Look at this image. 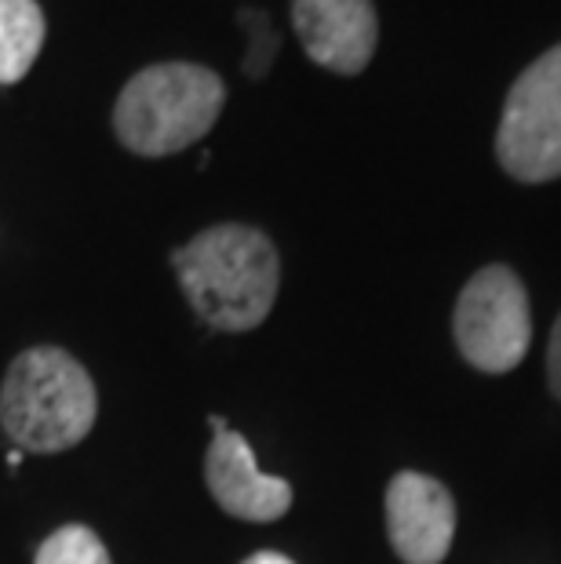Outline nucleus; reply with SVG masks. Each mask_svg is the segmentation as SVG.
I'll return each instance as SVG.
<instances>
[{
  "mask_svg": "<svg viewBox=\"0 0 561 564\" xmlns=\"http://www.w3.org/2000/svg\"><path fill=\"white\" fill-rule=\"evenodd\" d=\"M172 267L186 292V303L216 332L259 328L278 299V248L256 226H212L175 251Z\"/></svg>",
  "mask_w": 561,
  "mask_h": 564,
  "instance_id": "f257e3e1",
  "label": "nucleus"
},
{
  "mask_svg": "<svg viewBox=\"0 0 561 564\" xmlns=\"http://www.w3.org/2000/svg\"><path fill=\"white\" fill-rule=\"evenodd\" d=\"M99 398L77 357L58 346L19 354L0 390V426L19 452H66L95 426Z\"/></svg>",
  "mask_w": 561,
  "mask_h": 564,
  "instance_id": "f03ea898",
  "label": "nucleus"
},
{
  "mask_svg": "<svg viewBox=\"0 0 561 564\" xmlns=\"http://www.w3.org/2000/svg\"><path fill=\"white\" fill-rule=\"evenodd\" d=\"M223 102L226 88L208 66L158 63L125 84L114 131L139 158H169L208 135Z\"/></svg>",
  "mask_w": 561,
  "mask_h": 564,
  "instance_id": "7ed1b4c3",
  "label": "nucleus"
},
{
  "mask_svg": "<svg viewBox=\"0 0 561 564\" xmlns=\"http://www.w3.org/2000/svg\"><path fill=\"white\" fill-rule=\"evenodd\" d=\"M496 158L518 183L561 175V44L515 80L499 117Z\"/></svg>",
  "mask_w": 561,
  "mask_h": 564,
  "instance_id": "20e7f679",
  "label": "nucleus"
},
{
  "mask_svg": "<svg viewBox=\"0 0 561 564\" xmlns=\"http://www.w3.org/2000/svg\"><path fill=\"white\" fill-rule=\"evenodd\" d=\"M463 361L477 371H510L525 361L532 343L529 295L510 267H485L463 284L452 317Z\"/></svg>",
  "mask_w": 561,
  "mask_h": 564,
  "instance_id": "39448f33",
  "label": "nucleus"
},
{
  "mask_svg": "<svg viewBox=\"0 0 561 564\" xmlns=\"http://www.w3.org/2000/svg\"><path fill=\"white\" fill-rule=\"evenodd\" d=\"M387 532L404 564H441L456 535L452 491L427 474H398L387 488Z\"/></svg>",
  "mask_w": 561,
  "mask_h": 564,
  "instance_id": "423d86ee",
  "label": "nucleus"
},
{
  "mask_svg": "<svg viewBox=\"0 0 561 564\" xmlns=\"http://www.w3.org/2000/svg\"><path fill=\"white\" fill-rule=\"evenodd\" d=\"M292 26L303 52L343 77L362 74L379 44L373 0H292Z\"/></svg>",
  "mask_w": 561,
  "mask_h": 564,
  "instance_id": "0eeeda50",
  "label": "nucleus"
},
{
  "mask_svg": "<svg viewBox=\"0 0 561 564\" xmlns=\"http://www.w3.org/2000/svg\"><path fill=\"white\" fill-rule=\"evenodd\" d=\"M205 481L219 507L237 521H278L292 507V485L281 477L262 474L248 441L237 430H212L205 455Z\"/></svg>",
  "mask_w": 561,
  "mask_h": 564,
  "instance_id": "6e6552de",
  "label": "nucleus"
},
{
  "mask_svg": "<svg viewBox=\"0 0 561 564\" xmlns=\"http://www.w3.org/2000/svg\"><path fill=\"white\" fill-rule=\"evenodd\" d=\"M44 47V11L37 0H0V84H19Z\"/></svg>",
  "mask_w": 561,
  "mask_h": 564,
  "instance_id": "1a4fd4ad",
  "label": "nucleus"
},
{
  "mask_svg": "<svg viewBox=\"0 0 561 564\" xmlns=\"http://www.w3.org/2000/svg\"><path fill=\"white\" fill-rule=\"evenodd\" d=\"M33 564H114L106 554L103 539L85 524H66L55 535H47Z\"/></svg>",
  "mask_w": 561,
  "mask_h": 564,
  "instance_id": "9d476101",
  "label": "nucleus"
},
{
  "mask_svg": "<svg viewBox=\"0 0 561 564\" xmlns=\"http://www.w3.org/2000/svg\"><path fill=\"white\" fill-rule=\"evenodd\" d=\"M241 26L248 30V58H245V74L259 80L267 77V69L273 63V52H278V33L270 26V15L267 11H241Z\"/></svg>",
  "mask_w": 561,
  "mask_h": 564,
  "instance_id": "9b49d317",
  "label": "nucleus"
},
{
  "mask_svg": "<svg viewBox=\"0 0 561 564\" xmlns=\"http://www.w3.org/2000/svg\"><path fill=\"white\" fill-rule=\"evenodd\" d=\"M547 379H551L554 398L561 401V317L554 321L551 343H547Z\"/></svg>",
  "mask_w": 561,
  "mask_h": 564,
  "instance_id": "f8f14e48",
  "label": "nucleus"
},
{
  "mask_svg": "<svg viewBox=\"0 0 561 564\" xmlns=\"http://www.w3.org/2000/svg\"><path fill=\"white\" fill-rule=\"evenodd\" d=\"M245 564H292L284 554H273V550H262V554H256V557H248Z\"/></svg>",
  "mask_w": 561,
  "mask_h": 564,
  "instance_id": "ddd939ff",
  "label": "nucleus"
},
{
  "mask_svg": "<svg viewBox=\"0 0 561 564\" xmlns=\"http://www.w3.org/2000/svg\"><path fill=\"white\" fill-rule=\"evenodd\" d=\"M19 463H22V452H19V448H11V452H8V466H19Z\"/></svg>",
  "mask_w": 561,
  "mask_h": 564,
  "instance_id": "4468645a",
  "label": "nucleus"
}]
</instances>
